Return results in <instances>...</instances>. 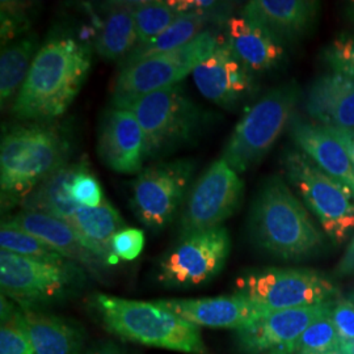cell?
<instances>
[{"mask_svg":"<svg viewBox=\"0 0 354 354\" xmlns=\"http://www.w3.org/2000/svg\"><path fill=\"white\" fill-rule=\"evenodd\" d=\"M89 49L73 37H53L39 49L12 102L20 121L49 122L75 100L91 70Z\"/></svg>","mask_w":354,"mask_h":354,"instance_id":"obj_1","label":"cell"},{"mask_svg":"<svg viewBox=\"0 0 354 354\" xmlns=\"http://www.w3.org/2000/svg\"><path fill=\"white\" fill-rule=\"evenodd\" d=\"M250 234L257 248L288 261L311 259L326 245L304 203L277 175L266 178L253 200Z\"/></svg>","mask_w":354,"mask_h":354,"instance_id":"obj_2","label":"cell"},{"mask_svg":"<svg viewBox=\"0 0 354 354\" xmlns=\"http://www.w3.org/2000/svg\"><path fill=\"white\" fill-rule=\"evenodd\" d=\"M64 131L48 122H29L4 131L0 145L1 209L10 210L53 172L68 163Z\"/></svg>","mask_w":354,"mask_h":354,"instance_id":"obj_3","label":"cell"},{"mask_svg":"<svg viewBox=\"0 0 354 354\" xmlns=\"http://www.w3.org/2000/svg\"><path fill=\"white\" fill-rule=\"evenodd\" d=\"M93 306L111 333L140 345L187 354H207L201 329L159 302L96 294Z\"/></svg>","mask_w":354,"mask_h":354,"instance_id":"obj_4","label":"cell"},{"mask_svg":"<svg viewBox=\"0 0 354 354\" xmlns=\"http://www.w3.org/2000/svg\"><path fill=\"white\" fill-rule=\"evenodd\" d=\"M301 97L302 91L295 82L266 92L236 124L222 159L238 175L260 165L281 134L289 129Z\"/></svg>","mask_w":354,"mask_h":354,"instance_id":"obj_5","label":"cell"},{"mask_svg":"<svg viewBox=\"0 0 354 354\" xmlns=\"http://www.w3.org/2000/svg\"><path fill=\"white\" fill-rule=\"evenodd\" d=\"M120 108L131 112L140 122L147 159L162 158L192 143L206 121L203 109L180 84L147 93Z\"/></svg>","mask_w":354,"mask_h":354,"instance_id":"obj_6","label":"cell"},{"mask_svg":"<svg viewBox=\"0 0 354 354\" xmlns=\"http://www.w3.org/2000/svg\"><path fill=\"white\" fill-rule=\"evenodd\" d=\"M283 168L329 239L335 244L346 241L354 232V190L329 176L302 151L286 152Z\"/></svg>","mask_w":354,"mask_h":354,"instance_id":"obj_7","label":"cell"},{"mask_svg":"<svg viewBox=\"0 0 354 354\" xmlns=\"http://www.w3.org/2000/svg\"><path fill=\"white\" fill-rule=\"evenodd\" d=\"M218 44L214 32L206 29L178 49L124 64L114 82V106L120 108L147 93L176 86L212 55Z\"/></svg>","mask_w":354,"mask_h":354,"instance_id":"obj_8","label":"cell"},{"mask_svg":"<svg viewBox=\"0 0 354 354\" xmlns=\"http://www.w3.org/2000/svg\"><path fill=\"white\" fill-rule=\"evenodd\" d=\"M236 292L245 295L264 313H273L328 304L339 295V288L317 270L266 268L236 279Z\"/></svg>","mask_w":354,"mask_h":354,"instance_id":"obj_9","label":"cell"},{"mask_svg":"<svg viewBox=\"0 0 354 354\" xmlns=\"http://www.w3.org/2000/svg\"><path fill=\"white\" fill-rule=\"evenodd\" d=\"M196 171L192 159H175L143 168L133 183L131 209L152 231L167 227L183 209Z\"/></svg>","mask_w":354,"mask_h":354,"instance_id":"obj_10","label":"cell"},{"mask_svg":"<svg viewBox=\"0 0 354 354\" xmlns=\"http://www.w3.org/2000/svg\"><path fill=\"white\" fill-rule=\"evenodd\" d=\"M244 184L239 175L219 158L196 180L180 213V236L221 227L239 209Z\"/></svg>","mask_w":354,"mask_h":354,"instance_id":"obj_11","label":"cell"},{"mask_svg":"<svg viewBox=\"0 0 354 354\" xmlns=\"http://www.w3.org/2000/svg\"><path fill=\"white\" fill-rule=\"evenodd\" d=\"M82 279L76 264L55 266L16 253L0 251L1 295L20 307H36L66 297Z\"/></svg>","mask_w":354,"mask_h":354,"instance_id":"obj_12","label":"cell"},{"mask_svg":"<svg viewBox=\"0 0 354 354\" xmlns=\"http://www.w3.org/2000/svg\"><path fill=\"white\" fill-rule=\"evenodd\" d=\"M227 228L216 227L183 238L159 266V281L171 288L200 286L215 279L227 263Z\"/></svg>","mask_w":354,"mask_h":354,"instance_id":"obj_13","label":"cell"},{"mask_svg":"<svg viewBox=\"0 0 354 354\" xmlns=\"http://www.w3.org/2000/svg\"><path fill=\"white\" fill-rule=\"evenodd\" d=\"M328 304L266 313L252 324L236 330V342L245 354H294L304 330L333 308Z\"/></svg>","mask_w":354,"mask_h":354,"instance_id":"obj_14","label":"cell"},{"mask_svg":"<svg viewBox=\"0 0 354 354\" xmlns=\"http://www.w3.org/2000/svg\"><path fill=\"white\" fill-rule=\"evenodd\" d=\"M193 80L205 99L225 109H234L252 95V73L228 48L226 39L216 45L212 55L200 64Z\"/></svg>","mask_w":354,"mask_h":354,"instance_id":"obj_15","label":"cell"},{"mask_svg":"<svg viewBox=\"0 0 354 354\" xmlns=\"http://www.w3.org/2000/svg\"><path fill=\"white\" fill-rule=\"evenodd\" d=\"M3 222L35 235L67 260L86 268L92 276L97 279H102V273L109 266L88 241L62 219L42 213L21 210Z\"/></svg>","mask_w":354,"mask_h":354,"instance_id":"obj_16","label":"cell"},{"mask_svg":"<svg viewBox=\"0 0 354 354\" xmlns=\"http://www.w3.org/2000/svg\"><path fill=\"white\" fill-rule=\"evenodd\" d=\"M99 156L114 172L140 174L147 152L145 133L134 114L115 106L106 112L99 137Z\"/></svg>","mask_w":354,"mask_h":354,"instance_id":"obj_17","label":"cell"},{"mask_svg":"<svg viewBox=\"0 0 354 354\" xmlns=\"http://www.w3.org/2000/svg\"><path fill=\"white\" fill-rule=\"evenodd\" d=\"M158 302L190 324L207 328L238 330L266 314L241 292L214 298L167 299Z\"/></svg>","mask_w":354,"mask_h":354,"instance_id":"obj_18","label":"cell"},{"mask_svg":"<svg viewBox=\"0 0 354 354\" xmlns=\"http://www.w3.org/2000/svg\"><path fill=\"white\" fill-rule=\"evenodd\" d=\"M319 11L320 3L314 0H251L244 6L241 15L264 26L286 45L311 33Z\"/></svg>","mask_w":354,"mask_h":354,"instance_id":"obj_19","label":"cell"},{"mask_svg":"<svg viewBox=\"0 0 354 354\" xmlns=\"http://www.w3.org/2000/svg\"><path fill=\"white\" fill-rule=\"evenodd\" d=\"M226 42L234 55L252 74L274 70L285 59V45L264 26L243 15L228 19Z\"/></svg>","mask_w":354,"mask_h":354,"instance_id":"obj_20","label":"cell"},{"mask_svg":"<svg viewBox=\"0 0 354 354\" xmlns=\"http://www.w3.org/2000/svg\"><path fill=\"white\" fill-rule=\"evenodd\" d=\"M291 140L329 176L354 190V165L345 147L327 127L294 115L289 125Z\"/></svg>","mask_w":354,"mask_h":354,"instance_id":"obj_21","label":"cell"},{"mask_svg":"<svg viewBox=\"0 0 354 354\" xmlns=\"http://www.w3.org/2000/svg\"><path fill=\"white\" fill-rule=\"evenodd\" d=\"M304 106L319 125L354 129V77L319 76L307 89Z\"/></svg>","mask_w":354,"mask_h":354,"instance_id":"obj_22","label":"cell"},{"mask_svg":"<svg viewBox=\"0 0 354 354\" xmlns=\"http://www.w3.org/2000/svg\"><path fill=\"white\" fill-rule=\"evenodd\" d=\"M86 163V160L67 163L53 172L21 201V209L26 212L51 215L68 223L76 209L80 206L71 197V183Z\"/></svg>","mask_w":354,"mask_h":354,"instance_id":"obj_23","label":"cell"},{"mask_svg":"<svg viewBox=\"0 0 354 354\" xmlns=\"http://www.w3.org/2000/svg\"><path fill=\"white\" fill-rule=\"evenodd\" d=\"M21 310L35 354H80L84 337L76 326L36 307Z\"/></svg>","mask_w":354,"mask_h":354,"instance_id":"obj_24","label":"cell"},{"mask_svg":"<svg viewBox=\"0 0 354 354\" xmlns=\"http://www.w3.org/2000/svg\"><path fill=\"white\" fill-rule=\"evenodd\" d=\"M228 19L230 17H227V6L225 4L215 6L214 8L207 11L181 13L160 36L146 44H140L136 46L125 58L124 64L178 49L187 45L193 38L197 37L203 30H206L205 26L209 23L219 20H225L227 23Z\"/></svg>","mask_w":354,"mask_h":354,"instance_id":"obj_25","label":"cell"},{"mask_svg":"<svg viewBox=\"0 0 354 354\" xmlns=\"http://www.w3.org/2000/svg\"><path fill=\"white\" fill-rule=\"evenodd\" d=\"M68 225L88 241L108 266L118 263L111 244L114 235L127 228V223L108 200L96 207L79 206Z\"/></svg>","mask_w":354,"mask_h":354,"instance_id":"obj_26","label":"cell"},{"mask_svg":"<svg viewBox=\"0 0 354 354\" xmlns=\"http://www.w3.org/2000/svg\"><path fill=\"white\" fill-rule=\"evenodd\" d=\"M134 10L136 3H117L106 13L96 39V50L104 61L127 58L137 46Z\"/></svg>","mask_w":354,"mask_h":354,"instance_id":"obj_27","label":"cell"},{"mask_svg":"<svg viewBox=\"0 0 354 354\" xmlns=\"http://www.w3.org/2000/svg\"><path fill=\"white\" fill-rule=\"evenodd\" d=\"M38 37L28 33L1 48L0 55V99L1 108L15 100L26 82L32 62L37 54Z\"/></svg>","mask_w":354,"mask_h":354,"instance_id":"obj_28","label":"cell"},{"mask_svg":"<svg viewBox=\"0 0 354 354\" xmlns=\"http://www.w3.org/2000/svg\"><path fill=\"white\" fill-rule=\"evenodd\" d=\"M0 247L4 251L55 266L75 264L67 260L61 253L53 250L49 244L36 238L35 235L4 222H1L0 228Z\"/></svg>","mask_w":354,"mask_h":354,"instance_id":"obj_29","label":"cell"},{"mask_svg":"<svg viewBox=\"0 0 354 354\" xmlns=\"http://www.w3.org/2000/svg\"><path fill=\"white\" fill-rule=\"evenodd\" d=\"M0 354H35L21 307L1 295Z\"/></svg>","mask_w":354,"mask_h":354,"instance_id":"obj_30","label":"cell"},{"mask_svg":"<svg viewBox=\"0 0 354 354\" xmlns=\"http://www.w3.org/2000/svg\"><path fill=\"white\" fill-rule=\"evenodd\" d=\"M181 13L171 1H140L136 3L134 20L137 30V46L160 36Z\"/></svg>","mask_w":354,"mask_h":354,"instance_id":"obj_31","label":"cell"},{"mask_svg":"<svg viewBox=\"0 0 354 354\" xmlns=\"http://www.w3.org/2000/svg\"><path fill=\"white\" fill-rule=\"evenodd\" d=\"M330 313L332 310L304 330L294 354H326L339 351L340 339Z\"/></svg>","mask_w":354,"mask_h":354,"instance_id":"obj_32","label":"cell"},{"mask_svg":"<svg viewBox=\"0 0 354 354\" xmlns=\"http://www.w3.org/2000/svg\"><path fill=\"white\" fill-rule=\"evenodd\" d=\"M323 59L336 74L354 77V35H340L323 53Z\"/></svg>","mask_w":354,"mask_h":354,"instance_id":"obj_33","label":"cell"},{"mask_svg":"<svg viewBox=\"0 0 354 354\" xmlns=\"http://www.w3.org/2000/svg\"><path fill=\"white\" fill-rule=\"evenodd\" d=\"M70 192L74 201L80 206L96 207L105 200L100 183L89 172L88 163H86L74 177Z\"/></svg>","mask_w":354,"mask_h":354,"instance_id":"obj_34","label":"cell"},{"mask_svg":"<svg viewBox=\"0 0 354 354\" xmlns=\"http://www.w3.org/2000/svg\"><path fill=\"white\" fill-rule=\"evenodd\" d=\"M111 247L118 260L133 261L145 248V232L140 228H124L114 235Z\"/></svg>","mask_w":354,"mask_h":354,"instance_id":"obj_35","label":"cell"},{"mask_svg":"<svg viewBox=\"0 0 354 354\" xmlns=\"http://www.w3.org/2000/svg\"><path fill=\"white\" fill-rule=\"evenodd\" d=\"M340 344L354 342V304L351 298L335 301L330 313Z\"/></svg>","mask_w":354,"mask_h":354,"instance_id":"obj_36","label":"cell"},{"mask_svg":"<svg viewBox=\"0 0 354 354\" xmlns=\"http://www.w3.org/2000/svg\"><path fill=\"white\" fill-rule=\"evenodd\" d=\"M352 274H354V236L349 243L346 251L342 254L340 263L335 269V276L339 279H344Z\"/></svg>","mask_w":354,"mask_h":354,"instance_id":"obj_37","label":"cell"},{"mask_svg":"<svg viewBox=\"0 0 354 354\" xmlns=\"http://www.w3.org/2000/svg\"><path fill=\"white\" fill-rule=\"evenodd\" d=\"M327 127L329 133L342 143L345 150L349 153L354 165V129H344V127Z\"/></svg>","mask_w":354,"mask_h":354,"instance_id":"obj_38","label":"cell"},{"mask_svg":"<svg viewBox=\"0 0 354 354\" xmlns=\"http://www.w3.org/2000/svg\"><path fill=\"white\" fill-rule=\"evenodd\" d=\"M86 354H125L113 342H102L91 348Z\"/></svg>","mask_w":354,"mask_h":354,"instance_id":"obj_39","label":"cell"},{"mask_svg":"<svg viewBox=\"0 0 354 354\" xmlns=\"http://www.w3.org/2000/svg\"><path fill=\"white\" fill-rule=\"evenodd\" d=\"M339 351L345 354H354V342H346V344H340Z\"/></svg>","mask_w":354,"mask_h":354,"instance_id":"obj_40","label":"cell"},{"mask_svg":"<svg viewBox=\"0 0 354 354\" xmlns=\"http://www.w3.org/2000/svg\"><path fill=\"white\" fill-rule=\"evenodd\" d=\"M346 16L351 20V23L354 26V1H351L346 7Z\"/></svg>","mask_w":354,"mask_h":354,"instance_id":"obj_41","label":"cell"},{"mask_svg":"<svg viewBox=\"0 0 354 354\" xmlns=\"http://www.w3.org/2000/svg\"><path fill=\"white\" fill-rule=\"evenodd\" d=\"M326 354H345L342 353V352H340V351H335V352H329V353Z\"/></svg>","mask_w":354,"mask_h":354,"instance_id":"obj_42","label":"cell"},{"mask_svg":"<svg viewBox=\"0 0 354 354\" xmlns=\"http://www.w3.org/2000/svg\"><path fill=\"white\" fill-rule=\"evenodd\" d=\"M351 301H352V302L354 304V291L352 292V294H351Z\"/></svg>","mask_w":354,"mask_h":354,"instance_id":"obj_43","label":"cell"}]
</instances>
